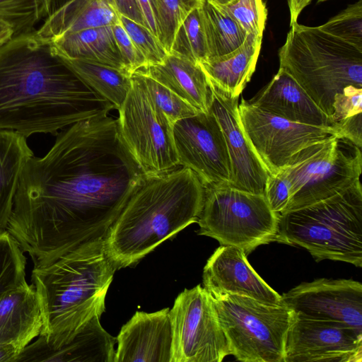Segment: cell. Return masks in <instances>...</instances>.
I'll list each match as a JSON object with an SVG mask.
<instances>
[{"label":"cell","instance_id":"6da1fadb","mask_svg":"<svg viewBox=\"0 0 362 362\" xmlns=\"http://www.w3.org/2000/svg\"><path fill=\"white\" fill-rule=\"evenodd\" d=\"M107 115L65 129L25 163L6 228L34 267L103 238L144 175Z\"/></svg>","mask_w":362,"mask_h":362},{"label":"cell","instance_id":"7a4b0ae2","mask_svg":"<svg viewBox=\"0 0 362 362\" xmlns=\"http://www.w3.org/2000/svg\"><path fill=\"white\" fill-rule=\"evenodd\" d=\"M113 109L35 30L0 46V130L56 134Z\"/></svg>","mask_w":362,"mask_h":362},{"label":"cell","instance_id":"3957f363","mask_svg":"<svg viewBox=\"0 0 362 362\" xmlns=\"http://www.w3.org/2000/svg\"><path fill=\"white\" fill-rule=\"evenodd\" d=\"M204 195L205 186L189 168L144 173L103 238L117 269L135 264L197 222Z\"/></svg>","mask_w":362,"mask_h":362},{"label":"cell","instance_id":"277c9868","mask_svg":"<svg viewBox=\"0 0 362 362\" xmlns=\"http://www.w3.org/2000/svg\"><path fill=\"white\" fill-rule=\"evenodd\" d=\"M116 270L103 238L85 242L47 266L34 267L31 281L42 319L38 338L49 348L58 349L91 318L100 317Z\"/></svg>","mask_w":362,"mask_h":362},{"label":"cell","instance_id":"5b68a950","mask_svg":"<svg viewBox=\"0 0 362 362\" xmlns=\"http://www.w3.org/2000/svg\"><path fill=\"white\" fill-rule=\"evenodd\" d=\"M279 68L288 73L330 119L336 94L362 88V50L297 22L279 49ZM332 120V119H331Z\"/></svg>","mask_w":362,"mask_h":362},{"label":"cell","instance_id":"8992f818","mask_svg":"<svg viewBox=\"0 0 362 362\" xmlns=\"http://www.w3.org/2000/svg\"><path fill=\"white\" fill-rule=\"evenodd\" d=\"M279 243L300 246L316 262L362 267V187L360 180L329 198L279 214Z\"/></svg>","mask_w":362,"mask_h":362},{"label":"cell","instance_id":"52a82bcc","mask_svg":"<svg viewBox=\"0 0 362 362\" xmlns=\"http://www.w3.org/2000/svg\"><path fill=\"white\" fill-rule=\"evenodd\" d=\"M209 293L230 355L243 362H284L286 337L296 315L291 308L245 296Z\"/></svg>","mask_w":362,"mask_h":362},{"label":"cell","instance_id":"ba28073f","mask_svg":"<svg viewBox=\"0 0 362 362\" xmlns=\"http://www.w3.org/2000/svg\"><path fill=\"white\" fill-rule=\"evenodd\" d=\"M197 223L199 235L238 247L246 256L259 245L279 243V214L272 210L264 194L228 185L205 187Z\"/></svg>","mask_w":362,"mask_h":362},{"label":"cell","instance_id":"9c48e42d","mask_svg":"<svg viewBox=\"0 0 362 362\" xmlns=\"http://www.w3.org/2000/svg\"><path fill=\"white\" fill-rule=\"evenodd\" d=\"M337 135L311 144L293 156L279 173L288 182L284 212L329 198L360 180L361 148ZM282 212V213H284Z\"/></svg>","mask_w":362,"mask_h":362},{"label":"cell","instance_id":"30bf717a","mask_svg":"<svg viewBox=\"0 0 362 362\" xmlns=\"http://www.w3.org/2000/svg\"><path fill=\"white\" fill-rule=\"evenodd\" d=\"M119 111L118 127L126 146L145 173L168 171L179 165L173 126L154 108L139 76Z\"/></svg>","mask_w":362,"mask_h":362},{"label":"cell","instance_id":"8fae6325","mask_svg":"<svg viewBox=\"0 0 362 362\" xmlns=\"http://www.w3.org/2000/svg\"><path fill=\"white\" fill-rule=\"evenodd\" d=\"M169 313L170 362H221L230 355L211 296L200 284L180 293Z\"/></svg>","mask_w":362,"mask_h":362},{"label":"cell","instance_id":"7c38bea8","mask_svg":"<svg viewBox=\"0 0 362 362\" xmlns=\"http://www.w3.org/2000/svg\"><path fill=\"white\" fill-rule=\"evenodd\" d=\"M238 112L247 139L269 174L281 171L304 147L332 135L341 137L334 127L291 122L245 100L238 105Z\"/></svg>","mask_w":362,"mask_h":362},{"label":"cell","instance_id":"4fadbf2b","mask_svg":"<svg viewBox=\"0 0 362 362\" xmlns=\"http://www.w3.org/2000/svg\"><path fill=\"white\" fill-rule=\"evenodd\" d=\"M173 135L179 165L194 172L205 187L229 185L228 148L220 124L210 110L177 120Z\"/></svg>","mask_w":362,"mask_h":362},{"label":"cell","instance_id":"5bb4252c","mask_svg":"<svg viewBox=\"0 0 362 362\" xmlns=\"http://www.w3.org/2000/svg\"><path fill=\"white\" fill-rule=\"evenodd\" d=\"M361 362L362 331L298 315L285 341L284 362Z\"/></svg>","mask_w":362,"mask_h":362},{"label":"cell","instance_id":"9a60e30c","mask_svg":"<svg viewBox=\"0 0 362 362\" xmlns=\"http://www.w3.org/2000/svg\"><path fill=\"white\" fill-rule=\"evenodd\" d=\"M281 298L298 315L362 331V285L358 281L320 278L301 283Z\"/></svg>","mask_w":362,"mask_h":362},{"label":"cell","instance_id":"2e32d148","mask_svg":"<svg viewBox=\"0 0 362 362\" xmlns=\"http://www.w3.org/2000/svg\"><path fill=\"white\" fill-rule=\"evenodd\" d=\"M209 83L211 91L209 110L222 129L230 160L232 187L264 194L269 175L252 148L243 129L238 112V98Z\"/></svg>","mask_w":362,"mask_h":362},{"label":"cell","instance_id":"e0dca14e","mask_svg":"<svg viewBox=\"0 0 362 362\" xmlns=\"http://www.w3.org/2000/svg\"><path fill=\"white\" fill-rule=\"evenodd\" d=\"M203 284L210 293L245 296L266 303L284 305L281 296L255 272L243 251L233 246L221 245L208 259Z\"/></svg>","mask_w":362,"mask_h":362},{"label":"cell","instance_id":"ac0fdd59","mask_svg":"<svg viewBox=\"0 0 362 362\" xmlns=\"http://www.w3.org/2000/svg\"><path fill=\"white\" fill-rule=\"evenodd\" d=\"M170 309L137 311L117 338L114 362H170L172 327Z\"/></svg>","mask_w":362,"mask_h":362},{"label":"cell","instance_id":"d6986e66","mask_svg":"<svg viewBox=\"0 0 362 362\" xmlns=\"http://www.w3.org/2000/svg\"><path fill=\"white\" fill-rule=\"evenodd\" d=\"M100 317L91 318L67 344L51 349L39 338L28 344L16 362H114L117 338L102 327Z\"/></svg>","mask_w":362,"mask_h":362},{"label":"cell","instance_id":"ffe728a7","mask_svg":"<svg viewBox=\"0 0 362 362\" xmlns=\"http://www.w3.org/2000/svg\"><path fill=\"white\" fill-rule=\"evenodd\" d=\"M249 103L291 122L334 127L330 117L288 73L280 68Z\"/></svg>","mask_w":362,"mask_h":362},{"label":"cell","instance_id":"44dd1931","mask_svg":"<svg viewBox=\"0 0 362 362\" xmlns=\"http://www.w3.org/2000/svg\"><path fill=\"white\" fill-rule=\"evenodd\" d=\"M42 328L39 298L33 284L25 283L0 298V345L12 346L20 354L40 336Z\"/></svg>","mask_w":362,"mask_h":362},{"label":"cell","instance_id":"7402d4cb","mask_svg":"<svg viewBox=\"0 0 362 362\" xmlns=\"http://www.w3.org/2000/svg\"><path fill=\"white\" fill-rule=\"evenodd\" d=\"M136 71L168 88L197 110L209 111L211 91L199 64L168 54L161 63L141 67Z\"/></svg>","mask_w":362,"mask_h":362},{"label":"cell","instance_id":"603a6c76","mask_svg":"<svg viewBox=\"0 0 362 362\" xmlns=\"http://www.w3.org/2000/svg\"><path fill=\"white\" fill-rule=\"evenodd\" d=\"M118 23L119 16L107 0H67L48 15L35 33L49 43L80 30Z\"/></svg>","mask_w":362,"mask_h":362},{"label":"cell","instance_id":"cb8c5ba5","mask_svg":"<svg viewBox=\"0 0 362 362\" xmlns=\"http://www.w3.org/2000/svg\"><path fill=\"white\" fill-rule=\"evenodd\" d=\"M262 40L247 35L234 52L200 63L208 81L233 97H239L255 71Z\"/></svg>","mask_w":362,"mask_h":362},{"label":"cell","instance_id":"d4e9b609","mask_svg":"<svg viewBox=\"0 0 362 362\" xmlns=\"http://www.w3.org/2000/svg\"><path fill=\"white\" fill-rule=\"evenodd\" d=\"M49 44L61 57L101 64L132 76L118 49L112 25L80 30L60 37Z\"/></svg>","mask_w":362,"mask_h":362},{"label":"cell","instance_id":"484cf974","mask_svg":"<svg viewBox=\"0 0 362 362\" xmlns=\"http://www.w3.org/2000/svg\"><path fill=\"white\" fill-rule=\"evenodd\" d=\"M33 156L26 137L0 130V231L6 230L23 167Z\"/></svg>","mask_w":362,"mask_h":362},{"label":"cell","instance_id":"4316f807","mask_svg":"<svg viewBox=\"0 0 362 362\" xmlns=\"http://www.w3.org/2000/svg\"><path fill=\"white\" fill-rule=\"evenodd\" d=\"M200 9L208 59L228 54L243 45L246 33L221 6L201 0Z\"/></svg>","mask_w":362,"mask_h":362},{"label":"cell","instance_id":"83f0119b","mask_svg":"<svg viewBox=\"0 0 362 362\" xmlns=\"http://www.w3.org/2000/svg\"><path fill=\"white\" fill-rule=\"evenodd\" d=\"M59 57L90 87L110 101L115 109L121 107L132 87L131 75L98 63Z\"/></svg>","mask_w":362,"mask_h":362},{"label":"cell","instance_id":"f1b7e54d","mask_svg":"<svg viewBox=\"0 0 362 362\" xmlns=\"http://www.w3.org/2000/svg\"><path fill=\"white\" fill-rule=\"evenodd\" d=\"M331 119L341 138L362 146V88L349 86L335 95Z\"/></svg>","mask_w":362,"mask_h":362},{"label":"cell","instance_id":"f546056e","mask_svg":"<svg viewBox=\"0 0 362 362\" xmlns=\"http://www.w3.org/2000/svg\"><path fill=\"white\" fill-rule=\"evenodd\" d=\"M54 0H0V23L11 28L13 36L30 33L53 11Z\"/></svg>","mask_w":362,"mask_h":362},{"label":"cell","instance_id":"4dcf8cb0","mask_svg":"<svg viewBox=\"0 0 362 362\" xmlns=\"http://www.w3.org/2000/svg\"><path fill=\"white\" fill-rule=\"evenodd\" d=\"M170 54L200 64L208 59V49L200 4L185 19L175 37Z\"/></svg>","mask_w":362,"mask_h":362},{"label":"cell","instance_id":"1f68e13d","mask_svg":"<svg viewBox=\"0 0 362 362\" xmlns=\"http://www.w3.org/2000/svg\"><path fill=\"white\" fill-rule=\"evenodd\" d=\"M201 0H152L157 36L170 54L179 28Z\"/></svg>","mask_w":362,"mask_h":362},{"label":"cell","instance_id":"d6a6232c","mask_svg":"<svg viewBox=\"0 0 362 362\" xmlns=\"http://www.w3.org/2000/svg\"><path fill=\"white\" fill-rule=\"evenodd\" d=\"M27 258L7 230L0 231V298L25 283Z\"/></svg>","mask_w":362,"mask_h":362},{"label":"cell","instance_id":"836d02e7","mask_svg":"<svg viewBox=\"0 0 362 362\" xmlns=\"http://www.w3.org/2000/svg\"><path fill=\"white\" fill-rule=\"evenodd\" d=\"M134 72L139 76L155 110L172 126L177 120L194 115L200 111L150 76Z\"/></svg>","mask_w":362,"mask_h":362},{"label":"cell","instance_id":"e575fe53","mask_svg":"<svg viewBox=\"0 0 362 362\" xmlns=\"http://www.w3.org/2000/svg\"><path fill=\"white\" fill-rule=\"evenodd\" d=\"M319 28L362 50V0L349 5Z\"/></svg>","mask_w":362,"mask_h":362},{"label":"cell","instance_id":"d590c367","mask_svg":"<svg viewBox=\"0 0 362 362\" xmlns=\"http://www.w3.org/2000/svg\"><path fill=\"white\" fill-rule=\"evenodd\" d=\"M221 7L247 35L262 37L267 18V9L263 0H233Z\"/></svg>","mask_w":362,"mask_h":362},{"label":"cell","instance_id":"8d00e7d4","mask_svg":"<svg viewBox=\"0 0 362 362\" xmlns=\"http://www.w3.org/2000/svg\"><path fill=\"white\" fill-rule=\"evenodd\" d=\"M119 23L144 57L147 66L161 63L168 53L158 37L148 28L129 18L119 16Z\"/></svg>","mask_w":362,"mask_h":362},{"label":"cell","instance_id":"74e56055","mask_svg":"<svg viewBox=\"0 0 362 362\" xmlns=\"http://www.w3.org/2000/svg\"><path fill=\"white\" fill-rule=\"evenodd\" d=\"M113 35L119 53L132 74L137 69L147 66V62L131 40L120 23L112 25Z\"/></svg>","mask_w":362,"mask_h":362},{"label":"cell","instance_id":"f35d334b","mask_svg":"<svg viewBox=\"0 0 362 362\" xmlns=\"http://www.w3.org/2000/svg\"><path fill=\"white\" fill-rule=\"evenodd\" d=\"M264 196L272 210L281 214L290 198V185L280 173L269 174L265 184Z\"/></svg>","mask_w":362,"mask_h":362},{"label":"cell","instance_id":"ab89813d","mask_svg":"<svg viewBox=\"0 0 362 362\" xmlns=\"http://www.w3.org/2000/svg\"><path fill=\"white\" fill-rule=\"evenodd\" d=\"M107 1L119 16L125 17L146 27L144 15L137 0Z\"/></svg>","mask_w":362,"mask_h":362},{"label":"cell","instance_id":"60d3db41","mask_svg":"<svg viewBox=\"0 0 362 362\" xmlns=\"http://www.w3.org/2000/svg\"><path fill=\"white\" fill-rule=\"evenodd\" d=\"M144 15L146 27L157 36L152 0H137ZM158 37V36H157Z\"/></svg>","mask_w":362,"mask_h":362},{"label":"cell","instance_id":"b9f144b4","mask_svg":"<svg viewBox=\"0 0 362 362\" xmlns=\"http://www.w3.org/2000/svg\"><path fill=\"white\" fill-rule=\"evenodd\" d=\"M312 0H288L290 11V26L297 22L298 18Z\"/></svg>","mask_w":362,"mask_h":362},{"label":"cell","instance_id":"7bdbcfd3","mask_svg":"<svg viewBox=\"0 0 362 362\" xmlns=\"http://www.w3.org/2000/svg\"><path fill=\"white\" fill-rule=\"evenodd\" d=\"M19 353L9 345H0V362H16Z\"/></svg>","mask_w":362,"mask_h":362},{"label":"cell","instance_id":"ee69618b","mask_svg":"<svg viewBox=\"0 0 362 362\" xmlns=\"http://www.w3.org/2000/svg\"><path fill=\"white\" fill-rule=\"evenodd\" d=\"M13 37V32L10 27L0 23V46L7 42Z\"/></svg>","mask_w":362,"mask_h":362},{"label":"cell","instance_id":"f6af8a7d","mask_svg":"<svg viewBox=\"0 0 362 362\" xmlns=\"http://www.w3.org/2000/svg\"><path fill=\"white\" fill-rule=\"evenodd\" d=\"M209 2L220 6H224L228 5L229 3H230L233 0H207Z\"/></svg>","mask_w":362,"mask_h":362},{"label":"cell","instance_id":"bcb514c9","mask_svg":"<svg viewBox=\"0 0 362 362\" xmlns=\"http://www.w3.org/2000/svg\"><path fill=\"white\" fill-rule=\"evenodd\" d=\"M327 1H329V0H317V3H322V2Z\"/></svg>","mask_w":362,"mask_h":362}]
</instances>
